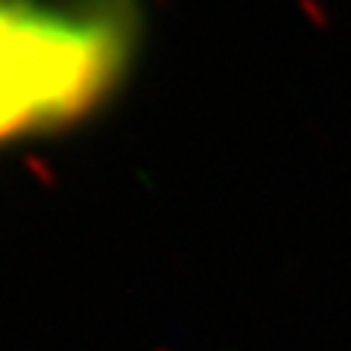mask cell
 Segmentation results:
<instances>
[{"label": "cell", "mask_w": 351, "mask_h": 351, "mask_svg": "<svg viewBox=\"0 0 351 351\" xmlns=\"http://www.w3.org/2000/svg\"><path fill=\"white\" fill-rule=\"evenodd\" d=\"M132 44L129 0H0V138L94 106Z\"/></svg>", "instance_id": "cell-1"}]
</instances>
